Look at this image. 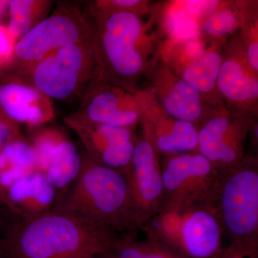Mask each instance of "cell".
<instances>
[{
    "instance_id": "33",
    "label": "cell",
    "mask_w": 258,
    "mask_h": 258,
    "mask_svg": "<svg viewBox=\"0 0 258 258\" xmlns=\"http://www.w3.org/2000/svg\"><path fill=\"white\" fill-rule=\"evenodd\" d=\"M0 203H3V198H2L1 191H0Z\"/></svg>"
},
{
    "instance_id": "32",
    "label": "cell",
    "mask_w": 258,
    "mask_h": 258,
    "mask_svg": "<svg viewBox=\"0 0 258 258\" xmlns=\"http://www.w3.org/2000/svg\"><path fill=\"white\" fill-rule=\"evenodd\" d=\"M81 258H103L101 256H92V257H81Z\"/></svg>"
},
{
    "instance_id": "2",
    "label": "cell",
    "mask_w": 258,
    "mask_h": 258,
    "mask_svg": "<svg viewBox=\"0 0 258 258\" xmlns=\"http://www.w3.org/2000/svg\"><path fill=\"white\" fill-rule=\"evenodd\" d=\"M53 210L72 214L120 234L135 231L124 174L86 154L79 176Z\"/></svg>"
},
{
    "instance_id": "13",
    "label": "cell",
    "mask_w": 258,
    "mask_h": 258,
    "mask_svg": "<svg viewBox=\"0 0 258 258\" xmlns=\"http://www.w3.org/2000/svg\"><path fill=\"white\" fill-rule=\"evenodd\" d=\"M93 123L130 128L140 117L135 98L123 90L106 88L88 100L84 114L76 116Z\"/></svg>"
},
{
    "instance_id": "5",
    "label": "cell",
    "mask_w": 258,
    "mask_h": 258,
    "mask_svg": "<svg viewBox=\"0 0 258 258\" xmlns=\"http://www.w3.org/2000/svg\"><path fill=\"white\" fill-rule=\"evenodd\" d=\"M164 206L195 203L215 205L220 174L198 152L166 156L161 164Z\"/></svg>"
},
{
    "instance_id": "8",
    "label": "cell",
    "mask_w": 258,
    "mask_h": 258,
    "mask_svg": "<svg viewBox=\"0 0 258 258\" xmlns=\"http://www.w3.org/2000/svg\"><path fill=\"white\" fill-rule=\"evenodd\" d=\"M101 44L107 60L117 74L134 78L143 69L140 50L142 25L133 12L109 11L101 26Z\"/></svg>"
},
{
    "instance_id": "26",
    "label": "cell",
    "mask_w": 258,
    "mask_h": 258,
    "mask_svg": "<svg viewBox=\"0 0 258 258\" xmlns=\"http://www.w3.org/2000/svg\"><path fill=\"white\" fill-rule=\"evenodd\" d=\"M218 1L215 0H190L183 4L185 10L194 18H205L216 11L219 6Z\"/></svg>"
},
{
    "instance_id": "23",
    "label": "cell",
    "mask_w": 258,
    "mask_h": 258,
    "mask_svg": "<svg viewBox=\"0 0 258 258\" xmlns=\"http://www.w3.org/2000/svg\"><path fill=\"white\" fill-rule=\"evenodd\" d=\"M64 135L55 128H45L37 132L32 139L31 145L37 158V170L43 172L51 155Z\"/></svg>"
},
{
    "instance_id": "25",
    "label": "cell",
    "mask_w": 258,
    "mask_h": 258,
    "mask_svg": "<svg viewBox=\"0 0 258 258\" xmlns=\"http://www.w3.org/2000/svg\"><path fill=\"white\" fill-rule=\"evenodd\" d=\"M214 258H258V245L231 242Z\"/></svg>"
},
{
    "instance_id": "16",
    "label": "cell",
    "mask_w": 258,
    "mask_h": 258,
    "mask_svg": "<svg viewBox=\"0 0 258 258\" xmlns=\"http://www.w3.org/2000/svg\"><path fill=\"white\" fill-rule=\"evenodd\" d=\"M81 166L82 156L74 143L64 137L52 152L42 174L56 191H66L79 176Z\"/></svg>"
},
{
    "instance_id": "4",
    "label": "cell",
    "mask_w": 258,
    "mask_h": 258,
    "mask_svg": "<svg viewBox=\"0 0 258 258\" xmlns=\"http://www.w3.org/2000/svg\"><path fill=\"white\" fill-rule=\"evenodd\" d=\"M224 235L231 242L258 245V162L244 157L220 174L215 201Z\"/></svg>"
},
{
    "instance_id": "19",
    "label": "cell",
    "mask_w": 258,
    "mask_h": 258,
    "mask_svg": "<svg viewBox=\"0 0 258 258\" xmlns=\"http://www.w3.org/2000/svg\"><path fill=\"white\" fill-rule=\"evenodd\" d=\"M169 249L152 237L139 241L133 236L123 235L103 258H176Z\"/></svg>"
},
{
    "instance_id": "15",
    "label": "cell",
    "mask_w": 258,
    "mask_h": 258,
    "mask_svg": "<svg viewBox=\"0 0 258 258\" xmlns=\"http://www.w3.org/2000/svg\"><path fill=\"white\" fill-rule=\"evenodd\" d=\"M217 86L227 99L235 103L254 101L258 97L257 78L249 74L240 61L235 59L222 62Z\"/></svg>"
},
{
    "instance_id": "6",
    "label": "cell",
    "mask_w": 258,
    "mask_h": 258,
    "mask_svg": "<svg viewBox=\"0 0 258 258\" xmlns=\"http://www.w3.org/2000/svg\"><path fill=\"white\" fill-rule=\"evenodd\" d=\"M88 43L62 47L34 64L32 86L50 99L62 101L76 94L90 72L92 55Z\"/></svg>"
},
{
    "instance_id": "21",
    "label": "cell",
    "mask_w": 258,
    "mask_h": 258,
    "mask_svg": "<svg viewBox=\"0 0 258 258\" xmlns=\"http://www.w3.org/2000/svg\"><path fill=\"white\" fill-rule=\"evenodd\" d=\"M168 31L176 41L186 42L198 39L199 25L196 18L182 8L171 10L166 19Z\"/></svg>"
},
{
    "instance_id": "3",
    "label": "cell",
    "mask_w": 258,
    "mask_h": 258,
    "mask_svg": "<svg viewBox=\"0 0 258 258\" xmlns=\"http://www.w3.org/2000/svg\"><path fill=\"white\" fill-rule=\"evenodd\" d=\"M142 230L183 257L214 258L223 249V230L213 204L162 207Z\"/></svg>"
},
{
    "instance_id": "34",
    "label": "cell",
    "mask_w": 258,
    "mask_h": 258,
    "mask_svg": "<svg viewBox=\"0 0 258 258\" xmlns=\"http://www.w3.org/2000/svg\"><path fill=\"white\" fill-rule=\"evenodd\" d=\"M176 258H186V257H181V256H177V257H176Z\"/></svg>"
},
{
    "instance_id": "27",
    "label": "cell",
    "mask_w": 258,
    "mask_h": 258,
    "mask_svg": "<svg viewBox=\"0 0 258 258\" xmlns=\"http://www.w3.org/2000/svg\"><path fill=\"white\" fill-rule=\"evenodd\" d=\"M17 40L10 34L8 28L0 25V62L11 60L15 55Z\"/></svg>"
},
{
    "instance_id": "28",
    "label": "cell",
    "mask_w": 258,
    "mask_h": 258,
    "mask_svg": "<svg viewBox=\"0 0 258 258\" xmlns=\"http://www.w3.org/2000/svg\"><path fill=\"white\" fill-rule=\"evenodd\" d=\"M20 138L18 128L12 122L0 118V149L14 139Z\"/></svg>"
},
{
    "instance_id": "29",
    "label": "cell",
    "mask_w": 258,
    "mask_h": 258,
    "mask_svg": "<svg viewBox=\"0 0 258 258\" xmlns=\"http://www.w3.org/2000/svg\"><path fill=\"white\" fill-rule=\"evenodd\" d=\"M206 52L205 44L198 39L184 42V53L185 57L190 60L189 63L201 57Z\"/></svg>"
},
{
    "instance_id": "7",
    "label": "cell",
    "mask_w": 258,
    "mask_h": 258,
    "mask_svg": "<svg viewBox=\"0 0 258 258\" xmlns=\"http://www.w3.org/2000/svg\"><path fill=\"white\" fill-rule=\"evenodd\" d=\"M125 176L134 229L142 230L160 211L164 199L161 163L157 151L147 139L136 142Z\"/></svg>"
},
{
    "instance_id": "18",
    "label": "cell",
    "mask_w": 258,
    "mask_h": 258,
    "mask_svg": "<svg viewBox=\"0 0 258 258\" xmlns=\"http://www.w3.org/2000/svg\"><path fill=\"white\" fill-rule=\"evenodd\" d=\"M222 57L216 51H207L185 68L182 79L200 93H209L215 88L221 68Z\"/></svg>"
},
{
    "instance_id": "20",
    "label": "cell",
    "mask_w": 258,
    "mask_h": 258,
    "mask_svg": "<svg viewBox=\"0 0 258 258\" xmlns=\"http://www.w3.org/2000/svg\"><path fill=\"white\" fill-rule=\"evenodd\" d=\"M44 2L14 0L10 2V22L8 30L16 40L35 26L37 17L43 10Z\"/></svg>"
},
{
    "instance_id": "11",
    "label": "cell",
    "mask_w": 258,
    "mask_h": 258,
    "mask_svg": "<svg viewBox=\"0 0 258 258\" xmlns=\"http://www.w3.org/2000/svg\"><path fill=\"white\" fill-rule=\"evenodd\" d=\"M57 192L38 171L24 176L4 193L3 204L20 219L51 211L57 203Z\"/></svg>"
},
{
    "instance_id": "22",
    "label": "cell",
    "mask_w": 258,
    "mask_h": 258,
    "mask_svg": "<svg viewBox=\"0 0 258 258\" xmlns=\"http://www.w3.org/2000/svg\"><path fill=\"white\" fill-rule=\"evenodd\" d=\"M0 151L4 154L8 168L19 167L30 171H37L36 154L31 144L18 138L7 144Z\"/></svg>"
},
{
    "instance_id": "30",
    "label": "cell",
    "mask_w": 258,
    "mask_h": 258,
    "mask_svg": "<svg viewBox=\"0 0 258 258\" xmlns=\"http://www.w3.org/2000/svg\"><path fill=\"white\" fill-rule=\"evenodd\" d=\"M247 60L250 69L254 72L258 71V43L253 42L249 44L247 50Z\"/></svg>"
},
{
    "instance_id": "10",
    "label": "cell",
    "mask_w": 258,
    "mask_h": 258,
    "mask_svg": "<svg viewBox=\"0 0 258 258\" xmlns=\"http://www.w3.org/2000/svg\"><path fill=\"white\" fill-rule=\"evenodd\" d=\"M67 123L81 139L87 155L125 175L136 144L130 128L93 124L76 116L67 119Z\"/></svg>"
},
{
    "instance_id": "9",
    "label": "cell",
    "mask_w": 258,
    "mask_h": 258,
    "mask_svg": "<svg viewBox=\"0 0 258 258\" xmlns=\"http://www.w3.org/2000/svg\"><path fill=\"white\" fill-rule=\"evenodd\" d=\"M87 40L82 20L68 13H57L39 22L20 37L15 55L24 63L33 66L62 47Z\"/></svg>"
},
{
    "instance_id": "1",
    "label": "cell",
    "mask_w": 258,
    "mask_h": 258,
    "mask_svg": "<svg viewBox=\"0 0 258 258\" xmlns=\"http://www.w3.org/2000/svg\"><path fill=\"white\" fill-rule=\"evenodd\" d=\"M123 235L72 214L51 211L21 219L0 241L7 258L102 256Z\"/></svg>"
},
{
    "instance_id": "12",
    "label": "cell",
    "mask_w": 258,
    "mask_h": 258,
    "mask_svg": "<svg viewBox=\"0 0 258 258\" xmlns=\"http://www.w3.org/2000/svg\"><path fill=\"white\" fill-rule=\"evenodd\" d=\"M50 98L37 88L21 83L0 86V106L11 119L30 126H37L53 118Z\"/></svg>"
},
{
    "instance_id": "35",
    "label": "cell",
    "mask_w": 258,
    "mask_h": 258,
    "mask_svg": "<svg viewBox=\"0 0 258 258\" xmlns=\"http://www.w3.org/2000/svg\"><path fill=\"white\" fill-rule=\"evenodd\" d=\"M0 224H1V217H0Z\"/></svg>"
},
{
    "instance_id": "31",
    "label": "cell",
    "mask_w": 258,
    "mask_h": 258,
    "mask_svg": "<svg viewBox=\"0 0 258 258\" xmlns=\"http://www.w3.org/2000/svg\"><path fill=\"white\" fill-rule=\"evenodd\" d=\"M10 2L0 1V15L3 13L5 8L9 6Z\"/></svg>"
},
{
    "instance_id": "14",
    "label": "cell",
    "mask_w": 258,
    "mask_h": 258,
    "mask_svg": "<svg viewBox=\"0 0 258 258\" xmlns=\"http://www.w3.org/2000/svg\"><path fill=\"white\" fill-rule=\"evenodd\" d=\"M148 124L144 139L152 144L157 153L171 156L196 152L198 128L194 123L169 116L158 117Z\"/></svg>"
},
{
    "instance_id": "24",
    "label": "cell",
    "mask_w": 258,
    "mask_h": 258,
    "mask_svg": "<svg viewBox=\"0 0 258 258\" xmlns=\"http://www.w3.org/2000/svg\"><path fill=\"white\" fill-rule=\"evenodd\" d=\"M238 18L232 10L217 9L205 18L204 31L215 37H223L237 28Z\"/></svg>"
},
{
    "instance_id": "17",
    "label": "cell",
    "mask_w": 258,
    "mask_h": 258,
    "mask_svg": "<svg viewBox=\"0 0 258 258\" xmlns=\"http://www.w3.org/2000/svg\"><path fill=\"white\" fill-rule=\"evenodd\" d=\"M200 94L184 79L176 80L163 98L164 109L171 118L195 124L202 115Z\"/></svg>"
}]
</instances>
